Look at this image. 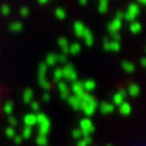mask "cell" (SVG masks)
Segmentation results:
<instances>
[{"label": "cell", "mask_w": 146, "mask_h": 146, "mask_svg": "<svg viewBox=\"0 0 146 146\" xmlns=\"http://www.w3.org/2000/svg\"><path fill=\"white\" fill-rule=\"evenodd\" d=\"M80 109L84 111L85 115H88V118L91 115L95 113V111L98 109V101L92 97L91 94H84L80 97Z\"/></svg>", "instance_id": "obj_1"}, {"label": "cell", "mask_w": 146, "mask_h": 146, "mask_svg": "<svg viewBox=\"0 0 146 146\" xmlns=\"http://www.w3.org/2000/svg\"><path fill=\"white\" fill-rule=\"evenodd\" d=\"M141 14V7L138 3H131L126 9V11H123V20L132 23L136 20V17Z\"/></svg>", "instance_id": "obj_2"}, {"label": "cell", "mask_w": 146, "mask_h": 146, "mask_svg": "<svg viewBox=\"0 0 146 146\" xmlns=\"http://www.w3.org/2000/svg\"><path fill=\"white\" fill-rule=\"evenodd\" d=\"M61 71H62V81L65 80V82H74V81H77L78 80V75H77V71H75V68H74V65H71V64H65L62 68H61Z\"/></svg>", "instance_id": "obj_3"}, {"label": "cell", "mask_w": 146, "mask_h": 146, "mask_svg": "<svg viewBox=\"0 0 146 146\" xmlns=\"http://www.w3.org/2000/svg\"><path fill=\"white\" fill-rule=\"evenodd\" d=\"M80 131L82 135H90L91 132H94V123L90 118H84L80 122Z\"/></svg>", "instance_id": "obj_4"}, {"label": "cell", "mask_w": 146, "mask_h": 146, "mask_svg": "<svg viewBox=\"0 0 146 146\" xmlns=\"http://www.w3.org/2000/svg\"><path fill=\"white\" fill-rule=\"evenodd\" d=\"M126 90H119L115 95H113V98H112V105L113 106H119V105H122L123 102H125V98H126Z\"/></svg>", "instance_id": "obj_5"}, {"label": "cell", "mask_w": 146, "mask_h": 146, "mask_svg": "<svg viewBox=\"0 0 146 146\" xmlns=\"http://www.w3.org/2000/svg\"><path fill=\"white\" fill-rule=\"evenodd\" d=\"M57 87H58V91H60V97L67 101L68 97L71 95V94H70V87H68V84H67L65 81H61V82L57 84Z\"/></svg>", "instance_id": "obj_6"}, {"label": "cell", "mask_w": 146, "mask_h": 146, "mask_svg": "<svg viewBox=\"0 0 146 146\" xmlns=\"http://www.w3.org/2000/svg\"><path fill=\"white\" fill-rule=\"evenodd\" d=\"M70 91H72V95H75V97H78V98L85 94V91H84V88H82V82H81V81H74V82L71 84Z\"/></svg>", "instance_id": "obj_7"}, {"label": "cell", "mask_w": 146, "mask_h": 146, "mask_svg": "<svg viewBox=\"0 0 146 146\" xmlns=\"http://www.w3.org/2000/svg\"><path fill=\"white\" fill-rule=\"evenodd\" d=\"M122 26H123V21H122V20L113 19V20L108 24V30H109L111 34H113V33H119V30L122 29Z\"/></svg>", "instance_id": "obj_8"}, {"label": "cell", "mask_w": 146, "mask_h": 146, "mask_svg": "<svg viewBox=\"0 0 146 146\" xmlns=\"http://www.w3.org/2000/svg\"><path fill=\"white\" fill-rule=\"evenodd\" d=\"M98 108H99L101 113H104V115L112 113V112L115 111V106H113L111 102H101V104H98Z\"/></svg>", "instance_id": "obj_9"}, {"label": "cell", "mask_w": 146, "mask_h": 146, "mask_svg": "<svg viewBox=\"0 0 146 146\" xmlns=\"http://www.w3.org/2000/svg\"><path fill=\"white\" fill-rule=\"evenodd\" d=\"M85 29H87V27L84 26V23H82V21H75V23H74V33H75V36H77V37H81V38H82Z\"/></svg>", "instance_id": "obj_10"}, {"label": "cell", "mask_w": 146, "mask_h": 146, "mask_svg": "<svg viewBox=\"0 0 146 146\" xmlns=\"http://www.w3.org/2000/svg\"><path fill=\"white\" fill-rule=\"evenodd\" d=\"M82 38H84V43H85L88 47H92V46H94V34H92V31H91V30L85 29Z\"/></svg>", "instance_id": "obj_11"}, {"label": "cell", "mask_w": 146, "mask_h": 146, "mask_svg": "<svg viewBox=\"0 0 146 146\" xmlns=\"http://www.w3.org/2000/svg\"><path fill=\"white\" fill-rule=\"evenodd\" d=\"M95 87H97V84H95L94 80H85V81H82V88H84V91L87 94H91L95 90Z\"/></svg>", "instance_id": "obj_12"}, {"label": "cell", "mask_w": 146, "mask_h": 146, "mask_svg": "<svg viewBox=\"0 0 146 146\" xmlns=\"http://www.w3.org/2000/svg\"><path fill=\"white\" fill-rule=\"evenodd\" d=\"M118 108H119V113L123 115V116H128V115H131V112H132V106H131V104L126 102V101H125L122 105H119Z\"/></svg>", "instance_id": "obj_13"}, {"label": "cell", "mask_w": 146, "mask_h": 146, "mask_svg": "<svg viewBox=\"0 0 146 146\" xmlns=\"http://www.w3.org/2000/svg\"><path fill=\"white\" fill-rule=\"evenodd\" d=\"M67 102H68V105H70L72 109L80 111V98L78 97H75V95H70L68 99H67Z\"/></svg>", "instance_id": "obj_14"}, {"label": "cell", "mask_w": 146, "mask_h": 146, "mask_svg": "<svg viewBox=\"0 0 146 146\" xmlns=\"http://www.w3.org/2000/svg\"><path fill=\"white\" fill-rule=\"evenodd\" d=\"M44 64L47 67H55V64H57V54H54V52L47 54V57L44 58Z\"/></svg>", "instance_id": "obj_15"}, {"label": "cell", "mask_w": 146, "mask_h": 146, "mask_svg": "<svg viewBox=\"0 0 146 146\" xmlns=\"http://www.w3.org/2000/svg\"><path fill=\"white\" fill-rule=\"evenodd\" d=\"M24 123H26V126H29V128H31L33 125H36V123H37V122H36V113H33V112L26 113V115H24Z\"/></svg>", "instance_id": "obj_16"}, {"label": "cell", "mask_w": 146, "mask_h": 146, "mask_svg": "<svg viewBox=\"0 0 146 146\" xmlns=\"http://www.w3.org/2000/svg\"><path fill=\"white\" fill-rule=\"evenodd\" d=\"M121 67H122V70H123L125 72H128V74L135 72V64L131 62V61H122V62H121Z\"/></svg>", "instance_id": "obj_17"}, {"label": "cell", "mask_w": 146, "mask_h": 146, "mask_svg": "<svg viewBox=\"0 0 146 146\" xmlns=\"http://www.w3.org/2000/svg\"><path fill=\"white\" fill-rule=\"evenodd\" d=\"M126 94H129L131 97H138V95L141 94L139 85H138V84H131V85L128 87V90H126Z\"/></svg>", "instance_id": "obj_18"}, {"label": "cell", "mask_w": 146, "mask_h": 146, "mask_svg": "<svg viewBox=\"0 0 146 146\" xmlns=\"http://www.w3.org/2000/svg\"><path fill=\"white\" fill-rule=\"evenodd\" d=\"M58 46L61 47V50H62V52L61 54H64V55H67L68 54V47H70V43H68V40L65 38V37H61V38H58Z\"/></svg>", "instance_id": "obj_19"}, {"label": "cell", "mask_w": 146, "mask_h": 146, "mask_svg": "<svg viewBox=\"0 0 146 146\" xmlns=\"http://www.w3.org/2000/svg\"><path fill=\"white\" fill-rule=\"evenodd\" d=\"M33 97H34V91H33L31 88H27V90L23 92V102L30 105V102L33 101Z\"/></svg>", "instance_id": "obj_20"}, {"label": "cell", "mask_w": 146, "mask_h": 146, "mask_svg": "<svg viewBox=\"0 0 146 146\" xmlns=\"http://www.w3.org/2000/svg\"><path fill=\"white\" fill-rule=\"evenodd\" d=\"M109 7V0H98V11L101 14H105Z\"/></svg>", "instance_id": "obj_21"}, {"label": "cell", "mask_w": 146, "mask_h": 146, "mask_svg": "<svg viewBox=\"0 0 146 146\" xmlns=\"http://www.w3.org/2000/svg\"><path fill=\"white\" fill-rule=\"evenodd\" d=\"M129 30H131V33H133V34H139L141 30H142V24L135 20V21H132V23L129 24Z\"/></svg>", "instance_id": "obj_22"}, {"label": "cell", "mask_w": 146, "mask_h": 146, "mask_svg": "<svg viewBox=\"0 0 146 146\" xmlns=\"http://www.w3.org/2000/svg\"><path fill=\"white\" fill-rule=\"evenodd\" d=\"M80 52H81V44H80V43H72V44H70V47H68V54L77 55V54H80Z\"/></svg>", "instance_id": "obj_23"}, {"label": "cell", "mask_w": 146, "mask_h": 146, "mask_svg": "<svg viewBox=\"0 0 146 146\" xmlns=\"http://www.w3.org/2000/svg\"><path fill=\"white\" fill-rule=\"evenodd\" d=\"M38 84H40V87H41L46 92H48L50 88H51V84L47 81V78H46V77H38Z\"/></svg>", "instance_id": "obj_24"}, {"label": "cell", "mask_w": 146, "mask_h": 146, "mask_svg": "<svg viewBox=\"0 0 146 146\" xmlns=\"http://www.w3.org/2000/svg\"><path fill=\"white\" fill-rule=\"evenodd\" d=\"M38 129H40V133L46 136V133L50 131V121L48 119H46L43 123H38Z\"/></svg>", "instance_id": "obj_25"}, {"label": "cell", "mask_w": 146, "mask_h": 146, "mask_svg": "<svg viewBox=\"0 0 146 146\" xmlns=\"http://www.w3.org/2000/svg\"><path fill=\"white\" fill-rule=\"evenodd\" d=\"M52 78H54V81H55L57 84L62 81V71H61V67H57V68L54 70V72H52Z\"/></svg>", "instance_id": "obj_26"}, {"label": "cell", "mask_w": 146, "mask_h": 146, "mask_svg": "<svg viewBox=\"0 0 146 146\" xmlns=\"http://www.w3.org/2000/svg\"><path fill=\"white\" fill-rule=\"evenodd\" d=\"M9 27H10V31H13V33H20L23 30V24L20 21H13Z\"/></svg>", "instance_id": "obj_27"}, {"label": "cell", "mask_w": 146, "mask_h": 146, "mask_svg": "<svg viewBox=\"0 0 146 146\" xmlns=\"http://www.w3.org/2000/svg\"><path fill=\"white\" fill-rule=\"evenodd\" d=\"M13 109H14V104H13L11 101H7V102L4 104V106H3V111H4V113H7L9 116L13 113Z\"/></svg>", "instance_id": "obj_28"}, {"label": "cell", "mask_w": 146, "mask_h": 146, "mask_svg": "<svg viewBox=\"0 0 146 146\" xmlns=\"http://www.w3.org/2000/svg\"><path fill=\"white\" fill-rule=\"evenodd\" d=\"M54 14H55V17H57L58 20H64V19L67 17V11H65L62 7H58V9H55Z\"/></svg>", "instance_id": "obj_29"}, {"label": "cell", "mask_w": 146, "mask_h": 146, "mask_svg": "<svg viewBox=\"0 0 146 146\" xmlns=\"http://www.w3.org/2000/svg\"><path fill=\"white\" fill-rule=\"evenodd\" d=\"M47 70H48V67H47L44 62H41V64L38 65V77H46Z\"/></svg>", "instance_id": "obj_30"}, {"label": "cell", "mask_w": 146, "mask_h": 146, "mask_svg": "<svg viewBox=\"0 0 146 146\" xmlns=\"http://www.w3.org/2000/svg\"><path fill=\"white\" fill-rule=\"evenodd\" d=\"M46 119H48L46 113H41V112H37V113H36V122H37V123H43Z\"/></svg>", "instance_id": "obj_31"}, {"label": "cell", "mask_w": 146, "mask_h": 146, "mask_svg": "<svg viewBox=\"0 0 146 146\" xmlns=\"http://www.w3.org/2000/svg\"><path fill=\"white\" fill-rule=\"evenodd\" d=\"M30 106H31L33 113H37V112L40 111V102H37V101H34V99L30 102Z\"/></svg>", "instance_id": "obj_32"}, {"label": "cell", "mask_w": 146, "mask_h": 146, "mask_svg": "<svg viewBox=\"0 0 146 146\" xmlns=\"http://www.w3.org/2000/svg\"><path fill=\"white\" fill-rule=\"evenodd\" d=\"M121 50V43H116V41H111L109 44V51H119Z\"/></svg>", "instance_id": "obj_33"}, {"label": "cell", "mask_w": 146, "mask_h": 146, "mask_svg": "<svg viewBox=\"0 0 146 146\" xmlns=\"http://www.w3.org/2000/svg\"><path fill=\"white\" fill-rule=\"evenodd\" d=\"M57 64H67V55L64 54H57Z\"/></svg>", "instance_id": "obj_34"}, {"label": "cell", "mask_w": 146, "mask_h": 146, "mask_svg": "<svg viewBox=\"0 0 146 146\" xmlns=\"http://www.w3.org/2000/svg\"><path fill=\"white\" fill-rule=\"evenodd\" d=\"M0 13H1L3 16H9V14H10V6L3 4V6L0 7Z\"/></svg>", "instance_id": "obj_35"}, {"label": "cell", "mask_w": 146, "mask_h": 146, "mask_svg": "<svg viewBox=\"0 0 146 146\" xmlns=\"http://www.w3.org/2000/svg\"><path fill=\"white\" fill-rule=\"evenodd\" d=\"M29 13H30L29 7H21V9H20V11H19V14H20L21 17H27V16H29Z\"/></svg>", "instance_id": "obj_36"}, {"label": "cell", "mask_w": 146, "mask_h": 146, "mask_svg": "<svg viewBox=\"0 0 146 146\" xmlns=\"http://www.w3.org/2000/svg\"><path fill=\"white\" fill-rule=\"evenodd\" d=\"M109 44H111V40L106 37V38H104V41H102V47L105 51H109Z\"/></svg>", "instance_id": "obj_37"}, {"label": "cell", "mask_w": 146, "mask_h": 146, "mask_svg": "<svg viewBox=\"0 0 146 146\" xmlns=\"http://www.w3.org/2000/svg\"><path fill=\"white\" fill-rule=\"evenodd\" d=\"M109 40L119 43V41H121V34H119V33H113V34H111V38H109Z\"/></svg>", "instance_id": "obj_38"}, {"label": "cell", "mask_w": 146, "mask_h": 146, "mask_svg": "<svg viewBox=\"0 0 146 146\" xmlns=\"http://www.w3.org/2000/svg\"><path fill=\"white\" fill-rule=\"evenodd\" d=\"M30 135H31V128L26 126V128L23 129V136H24V138H29Z\"/></svg>", "instance_id": "obj_39"}, {"label": "cell", "mask_w": 146, "mask_h": 146, "mask_svg": "<svg viewBox=\"0 0 146 146\" xmlns=\"http://www.w3.org/2000/svg\"><path fill=\"white\" fill-rule=\"evenodd\" d=\"M37 142H38L40 145H46V143H47V138H46L44 135H40V136L37 138Z\"/></svg>", "instance_id": "obj_40"}, {"label": "cell", "mask_w": 146, "mask_h": 146, "mask_svg": "<svg viewBox=\"0 0 146 146\" xmlns=\"http://www.w3.org/2000/svg\"><path fill=\"white\" fill-rule=\"evenodd\" d=\"M9 123H10V125H11V128H13V126H16V125H17V119H16L13 115H10V116H9Z\"/></svg>", "instance_id": "obj_41"}, {"label": "cell", "mask_w": 146, "mask_h": 146, "mask_svg": "<svg viewBox=\"0 0 146 146\" xmlns=\"http://www.w3.org/2000/svg\"><path fill=\"white\" fill-rule=\"evenodd\" d=\"M6 135H7L9 138H13V136H14V129H13L11 126L7 128V129H6Z\"/></svg>", "instance_id": "obj_42"}, {"label": "cell", "mask_w": 146, "mask_h": 146, "mask_svg": "<svg viewBox=\"0 0 146 146\" xmlns=\"http://www.w3.org/2000/svg\"><path fill=\"white\" fill-rule=\"evenodd\" d=\"M88 143H91V138H85V139H82V141L78 143V146H87Z\"/></svg>", "instance_id": "obj_43"}, {"label": "cell", "mask_w": 146, "mask_h": 146, "mask_svg": "<svg viewBox=\"0 0 146 146\" xmlns=\"http://www.w3.org/2000/svg\"><path fill=\"white\" fill-rule=\"evenodd\" d=\"M115 19H118V20H122V21H123V11H116Z\"/></svg>", "instance_id": "obj_44"}, {"label": "cell", "mask_w": 146, "mask_h": 146, "mask_svg": "<svg viewBox=\"0 0 146 146\" xmlns=\"http://www.w3.org/2000/svg\"><path fill=\"white\" fill-rule=\"evenodd\" d=\"M72 135H74V138H77V139L82 136V133H81V131H80V129H75V131L72 132Z\"/></svg>", "instance_id": "obj_45"}, {"label": "cell", "mask_w": 146, "mask_h": 146, "mask_svg": "<svg viewBox=\"0 0 146 146\" xmlns=\"http://www.w3.org/2000/svg\"><path fill=\"white\" fill-rule=\"evenodd\" d=\"M50 99H51V95H50V92H44V94H43V101H44V102H48Z\"/></svg>", "instance_id": "obj_46"}, {"label": "cell", "mask_w": 146, "mask_h": 146, "mask_svg": "<svg viewBox=\"0 0 146 146\" xmlns=\"http://www.w3.org/2000/svg\"><path fill=\"white\" fill-rule=\"evenodd\" d=\"M141 65H142V67H145L146 65V58L145 57H142V58H141Z\"/></svg>", "instance_id": "obj_47"}, {"label": "cell", "mask_w": 146, "mask_h": 146, "mask_svg": "<svg viewBox=\"0 0 146 146\" xmlns=\"http://www.w3.org/2000/svg\"><path fill=\"white\" fill-rule=\"evenodd\" d=\"M14 141H16V142H21V136H16Z\"/></svg>", "instance_id": "obj_48"}, {"label": "cell", "mask_w": 146, "mask_h": 146, "mask_svg": "<svg viewBox=\"0 0 146 146\" xmlns=\"http://www.w3.org/2000/svg\"><path fill=\"white\" fill-rule=\"evenodd\" d=\"M38 3L40 4H46V3H48V0H38Z\"/></svg>", "instance_id": "obj_49"}, {"label": "cell", "mask_w": 146, "mask_h": 146, "mask_svg": "<svg viewBox=\"0 0 146 146\" xmlns=\"http://www.w3.org/2000/svg\"><path fill=\"white\" fill-rule=\"evenodd\" d=\"M80 3L84 6V4H87V3H88V0H80Z\"/></svg>", "instance_id": "obj_50"}, {"label": "cell", "mask_w": 146, "mask_h": 146, "mask_svg": "<svg viewBox=\"0 0 146 146\" xmlns=\"http://www.w3.org/2000/svg\"><path fill=\"white\" fill-rule=\"evenodd\" d=\"M146 0H138V4H145Z\"/></svg>", "instance_id": "obj_51"}]
</instances>
